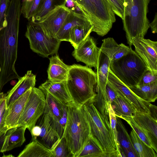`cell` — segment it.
<instances>
[{
  "label": "cell",
  "mask_w": 157,
  "mask_h": 157,
  "mask_svg": "<svg viewBox=\"0 0 157 157\" xmlns=\"http://www.w3.org/2000/svg\"><path fill=\"white\" fill-rule=\"evenodd\" d=\"M45 0H23L21 12L29 21L34 17L42 8Z\"/></svg>",
  "instance_id": "1f68e13d"
},
{
  "label": "cell",
  "mask_w": 157,
  "mask_h": 157,
  "mask_svg": "<svg viewBox=\"0 0 157 157\" xmlns=\"http://www.w3.org/2000/svg\"><path fill=\"white\" fill-rule=\"evenodd\" d=\"M109 69L129 87L138 85L143 74L148 69L142 59L132 50L121 58L111 61Z\"/></svg>",
  "instance_id": "8992f818"
},
{
  "label": "cell",
  "mask_w": 157,
  "mask_h": 157,
  "mask_svg": "<svg viewBox=\"0 0 157 157\" xmlns=\"http://www.w3.org/2000/svg\"><path fill=\"white\" fill-rule=\"evenodd\" d=\"M15 86L6 93L7 107L30 89L34 87L36 82V75L31 70L28 71L22 77L18 79Z\"/></svg>",
  "instance_id": "e0dca14e"
},
{
  "label": "cell",
  "mask_w": 157,
  "mask_h": 157,
  "mask_svg": "<svg viewBox=\"0 0 157 157\" xmlns=\"http://www.w3.org/2000/svg\"><path fill=\"white\" fill-rule=\"evenodd\" d=\"M138 97L149 102H154L157 98V81L145 85H138L129 87Z\"/></svg>",
  "instance_id": "83f0119b"
},
{
  "label": "cell",
  "mask_w": 157,
  "mask_h": 157,
  "mask_svg": "<svg viewBox=\"0 0 157 157\" xmlns=\"http://www.w3.org/2000/svg\"><path fill=\"white\" fill-rule=\"evenodd\" d=\"M149 25L151 28L152 32L153 33H157V14L155 13L154 18L151 23H149Z\"/></svg>",
  "instance_id": "ee69618b"
},
{
  "label": "cell",
  "mask_w": 157,
  "mask_h": 157,
  "mask_svg": "<svg viewBox=\"0 0 157 157\" xmlns=\"http://www.w3.org/2000/svg\"><path fill=\"white\" fill-rule=\"evenodd\" d=\"M111 62L110 59L100 51L96 69L97 84L96 90L106 92V86Z\"/></svg>",
  "instance_id": "cb8c5ba5"
},
{
  "label": "cell",
  "mask_w": 157,
  "mask_h": 157,
  "mask_svg": "<svg viewBox=\"0 0 157 157\" xmlns=\"http://www.w3.org/2000/svg\"><path fill=\"white\" fill-rule=\"evenodd\" d=\"M66 105L67 117L63 136L73 157H77L91 134L90 128L83 105L78 107L72 102Z\"/></svg>",
  "instance_id": "3957f363"
},
{
  "label": "cell",
  "mask_w": 157,
  "mask_h": 157,
  "mask_svg": "<svg viewBox=\"0 0 157 157\" xmlns=\"http://www.w3.org/2000/svg\"><path fill=\"white\" fill-rule=\"evenodd\" d=\"M156 81H157V74H154L147 69L143 74L138 85L147 84Z\"/></svg>",
  "instance_id": "60d3db41"
},
{
  "label": "cell",
  "mask_w": 157,
  "mask_h": 157,
  "mask_svg": "<svg viewBox=\"0 0 157 157\" xmlns=\"http://www.w3.org/2000/svg\"><path fill=\"white\" fill-rule=\"evenodd\" d=\"M80 13L89 21L92 31L103 36L116 21L115 14L108 0H74Z\"/></svg>",
  "instance_id": "5b68a950"
},
{
  "label": "cell",
  "mask_w": 157,
  "mask_h": 157,
  "mask_svg": "<svg viewBox=\"0 0 157 157\" xmlns=\"http://www.w3.org/2000/svg\"><path fill=\"white\" fill-rule=\"evenodd\" d=\"M31 88L8 107L5 122V126L7 128L17 127L18 121L30 92Z\"/></svg>",
  "instance_id": "d6986e66"
},
{
  "label": "cell",
  "mask_w": 157,
  "mask_h": 157,
  "mask_svg": "<svg viewBox=\"0 0 157 157\" xmlns=\"http://www.w3.org/2000/svg\"><path fill=\"white\" fill-rule=\"evenodd\" d=\"M5 156V157H6H6H8V156H10V157H13V155H9V156L8 155H6V156Z\"/></svg>",
  "instance_id": "bcb514c9"
},
{
  "label": "cell",
  "mask_w": 157,
  "mask_h": 157,
  "mask_svg": "<svg viewBox=\"0 0 157 157\" xmlns=\"http://www.w3.org/2000/svg\"><path fill=\"white\" fill-rule=\"evenodd\" d=\"M83 106L90 125L91 133L98 140L104 151L107 152L116 151L118 152L110 125L106 122L94 106L92 100Z\"/></svg>",
  "instance_id": "52a82bcc"
},
{
  "label": "cell",
  "mask_w": 157,
  "mask_h": 157,
  "mask_svg": "<svg viewBox=\"0 0 157 157\" xmlns=\"http://www.w3.org/2000/svg\"><path fill=\"white\" fill-rule=\"evenodd\" d=\"M122 119L127 122L141 140L147 145L152 148L154 149L152 144L146 134L141 128L135 121L132 117L124 118Z\"/></svg>",
  "instance_id": "e575fe53"
},
{
  "label": "cell",
  "mask_w": 157,
  "mask_h": 157,
  "mask_svg": "<svg viewBox=\"0 0 157 157\" xmlns=\"http://www.w3.org/2000/svg\"><path fill=\"white\" fill-rule=\"evenodd\" d=\"M135 52L142 59L148 70L157 74V42L144 38L132 41Z\"/></svg>",
  "instance_id": "7c38bea8"
},
{
  "label": "cell",
  "mask_w": 157,
  "mask_h": 157,
  "mask_svg": "<svg viewBox=\"0 0 157 157\" xmlns=\"http://www.w3.org/2000/svg\"><path fill=\"white\" fill-rule=\"evenodd\" d=\"M106 90L109 102L111 104L118 94L107 83L106 86Z\"/></svg>",
  "instance_id": "b9f144b4"
},
{
  "label": "cell",
  "mask_w": 157,
  "mask_h": 157,
  "mask_svg": "<svg viewBox=\"0 0 157 157\" xmlns=\"http://www.w3.org/2000/svg\"><path fill=\"white\" fill-rule=\"evenodd\" d=\"M117 151L105 152L101 144L91 133L77 157H118Z\"/></svg>",
  "instance_id": "44dd1931"
},
{
  "label": "cell",
  "mask_w": 157,
  "mask_h": 157,
  "mask_svg": "<svg viewBox=\"0 0 157 157\" xmlns=\"http://www.w3.org/2000/svg\"><path fill=\"white\" fill-rule=\"evenodd\" d=\"M39 88L47 91L65 104L72 102L67 87L66 81L54 82L48 80L39 86Z\"/></svg>",
  "instance_id": "603a6c76"
},
{
  "label": "cell",
  "mask_w": 157,
  "mask_h": 157,
  "mask_svg": "<svg viewBox=\"0 0 157 157\" xmlns=\"http://www.w3.org/2000/svg\"><path fill=\"white\" fill-rule=\"evenodd\" d=\"M67 117V111L66 105L64 108L62 116L59 120L55 124L56 131L60 139L63 136L66 123Z\"/></svg>",
  "instance_id": "ab89813d"
},
{
  "label": "cell",
  "mask_w": 157,
  "mask_h": 157,
  "mask_svg": "<svg viewBox=\"0 0 157 157\" xmlns=\"http://www.w3.org/2000/svg\"><path fill=\"white\" fill-rule=\"evenodd\" d=\"M67 0H45L42 8L36 16L30 20L37 22L49 11L59 6L65 5Z\"/></svg>",
  "instance_id": "836d02e7"
},
{
  "label": "cell",
  "mask_w": 157,
  "mask_h": 157,
  "mask_svg": "<svg viewBox=\"0 0 157 157\" xmlns=\"http://www.w3.org/2000/svg\"><path fill=\"white\" fill-rule=\"evenodd\" d=\"M109 121L110 127L114 135V140L117 146V150L119 153L118 148L119 144L117 142V139L116 116L113 112L110 104L109 105Z\"/></svg>",
  "instance_id": "8d00e7d4"
},
{
  "label": "cell",
  "mask_w": 157,
  "mask_h": 157,
  "mask_svg": "<svg viewBox=\"0 0 157 157\" xmlns=\"http://www.w3.org/2000/svg\"><path fill=\"white\" fill-rule=\"evenodd\" d=\"M130 135L133 146L139 157H157V153L141 140L132 129Z\"/></svg>",
  "instance_id": "4dcf8cb0"
},
{
  "label": "cell",
  "mask_w": 157,
  "mask_h": 157,
  "mask_svg": "<svg viewBox=\"0 0 157 157\" xmlns=\"http://www.w3.org/2000/svg\"><path fill=\"white\" fill-rule=\"evenodd\" d=\"M110 105L116 116L122 119L132 117L133 114L136 111L126 99L119 95Z\"/></svg>",
  "instance_id": "4316f807"
},
{
  "label": "cell",
  "mask_w": 157,
  "mask_h": 157,
  "mask_svg": "<svg viewBox=\"0 0 157 157\" xmlns=\"http://www.w3.org/2000/svg\"><path fill=\"white\" fill-rule=\"evenodd\" d=\"M132 117L144 131L157 153V120L149 114L137 111L133 114Z\"/></svg>",
  "instance_id": "2e32d148"
},
{
  "label": "cell",
  "mask_w": 157,
  "mask_h": 157,
  "mask_svg": "<svg viewBox=\"0 0 157 157\" xmlns=\"http://www.w3.org/2000/svg\"><path fill=\"white\" fill-rule=\"evenodd\" d=\"M41 128L40 127L37 125H36L32 129L30 133L32 138L36 139L40 134Z\"/></svg>",
  "instance_id": "7bdbcfd3"
},
{
  "label": "cell",
  "mask_w": 157,
  "mask_h": 157,
  "mask_svg": "<svg viewBox=\"0 0 157 157\" xmlns=\"http://www.w3.org/2000/svg\"><path fill=\"white\" fill-rule=\"evenodd\" d=\"M66 6L68 8L71 9L76 6L74 0H67Z\"/></svg>",
  "instance_id": "f6af8a7d"
},
{
  "label": "cell",
  "mask_w": 157,
  "mask_h": 157,
  "mask_svg": "<svg viewBox=\"0 0 157 157\" xmlns=\"http://www.w3.org/2000/svg\"><path fill=\"white\" fill-rule=\"evenodd\" d=\"M100 51L93 38L89 35L77 48H74L72 55L77 61L96 69Z\"/></svg>",
  "instance_id": "4fadbf2b"
},
{
  "label": "cell",
  "mask_w": 157,
  "mask_h": 157,
  "mask_svg": "<svg viewBox=\"0 0 157 157\" xmlns=\"http://www.w3.org/2000/svg\"><path fill=\"white\" fill-rule=\"evenodd\" d=\"M92 29L93 27L91 25L75 26L70 33L68 42L71 43L74 48H77L90 35L92 32Z\"/></svg>",
  "instance_id": "f1b7e54d"
},
{
  "label": "cell",
  "mask_w": 157,
  "mask_h": 157,
  "mask_svg": "<svg viewBox=\"0 0 157 157\" xmlns=\"http://www.w3.org/2000/svg\"><path fill=\"white\" fill-rule=\"evenodd\" d=\"M117 139L124 152L130 150L136 151L128 131L120 118L116 117Z\"/></svg>",
  "instance_id": "f546056e"
},
{
  "label": "cell",
  "mask_w": 157,
  "mask_h": 157,
  "mask_svg": "<svg viewBox=\"0 0 157 157\" xmlns=\"http://www.w3.org/2000/svg\"><path fill=\"white\" fill-rule=\"evenodd\" d=\"M41 90L45 95V108L54 120L56 124L62 116L66 104L63 103L47 91L44 90Z\"/></svg>",
  "instance_id": "d4e9b609"
},
{
  "label": "cell",
  "mask_w": 157,
  "mask_h": 157,
  "mask_svg": "<svg viewBox=\"0 0 157 157\" xmlns=\"http://www.w3.org/2000/svg\"><path fill=\"white\" fill-rule=\"evenodd\" d=\"M10 0H0V30L6 25V14Z\"/></svg>",
  "instance_id": "74e56055"
},
{
  "label": "cell",
  "mask_w": 157,
  "mask_h": 157,
  "mask_svg": "<svg viewBox=\"0 0 157 157\" xmlns=\"http://www.w3.org/2000/svg\"><path fill=\"white\" fill-rule=\"evenodd\" d=\"M48 80L54 82L66 81L70 65L65 64L57 54L49 58Z\"/></svg>",
  "instance_id": "ffe728a7"
},
{
  "label": "cell",
  "mask_w": 157,
  "mask_h": 157,
  "mask_svg": "<svg viewBox=\"0 0 157 157\" xmlns=\"http://www.w3.org/2000/svg\"><path fill=\"white\" fill-rule=\"evenodd\" d=\"M100 50L111 60L117 59L131 52V47L123 43L118 44L113 38L108 37L102 40Z\"/></svg>",
  "instance_id": "7402d4cb"
},
{
  "label": "cell",
  "mask_w": 157,
  "mask_h": 157,
  "mask_svg": "<svg viewBox=\"0 0 157 157\" xmlns=\"http://www.w3.org/2000/svg\"><path fill=\"white\" fill-rule=\"evenodd\" d=\"M50 150L53 157H73L63 136L56 141Z\"/></svg>",
  "instance_id": "d6a6232c"
},
{
  "label": "cell",
  "mask_w": 157,
  "mask_h": 157,
  "mask_svg": "<svg viewBox=\"0 0 157 157\" xmlns=\"http://www.w3.org/2000/svg\"><path fill=\"white\" fill-rule=\"evenodd\" d=\"M113 10L117 15L123 19L124 0H108Z\"/></svg>",
  "instance_id": "f35d334b"
},
{
  "label": "cell",
  "mask_w": 157,
  "mask_h": 157,
  "mask_svg": "<svg viewBox=\"0 0 157 157\" xmlns=\"http://www.w3.org/2000/svg\"><path fill=\"white\" fill-rule=\"evenodd\" d=\"M23 126L7 129L0 134V152L11 150L21 146L25 141Z\"/></svg>",
  "instance_id": "9a60e30c"
},
{
  "label": "cell",
  "mask_w": 157,
  "mask_h": 157,
  "mask_svg": "<svg viewBox=\"0 0 157 157\" xmlns=\"http://www.w3.org/2000/svg\"><path fill=\"white\" fill-rule=\"evenodd\" d=\"M45 101V94L41 89L32 88L17 127H24L30 132L44 112Z\"/></svg>",
  "instance_id": "9c48e42d"
},
{
  "label": "cell",
  "mask_w": 157,
  "mask_h": 157,
  "mask_svg": "<svg viewBox=\"0 0 157 157\" xmlns=\"http://www.w3.org/2000/svg\"><path fill=\"white\" fill-rule=\"evenodd\" d=\"M25 36L32 51L44 57L56 53L61 42L56 38L47 37L38 23L31 21L27 25Z\"/></svg>",
  "instance_id": "ba28073f"
},
{
  "label": "cell",
  "mask_w": 157,
  "mask_h": 157,
  "mask_svg": "<svg viewBox=\"0 0 157 157\" xmlns=\"http://www.w3.org/2000/svg\"><path fill=\"white\" fill-rule=\"evenodd\" d=\"M96 72L86 66L70 65L66 81L67 87L72 102L80 107L96 95Z\"/></svg>",
  "instance_id": "7a4b0ae2"
},
{
  "label": "cell",
  "mask_w": 157,
  "mask_h": 157,
  "mask_svg": "<svg viewBox=\"0 0 157 157\" xmlns=\"http://www.w3.org/2000/svg\"><path fill=\"white\" fill-rule=\"evenodd\" d=\"M150 1L124 0L122 21L130 47L134 39L144 38L150 28L147 15Z\"/></svg>",
  "instance_id": "277c9868"
},
{
  "label": "cell",
  "mask_w": 157,
  "mask_h": 157,
  "mask_svg": "<svg viewBox=\"0 0 157 157\" xmlns=\"http://www.w3.org/2000/svg\"><path fill=\"white\" fill-rule=\"evenodd\" d=\"M18 157H53L49 149L39 143L34 138L27 145Z\"/></svg>",
  "instance_id": "484cf974"
},
{
  "label": "cell",
  "mask_w": 157,
  "mask_h": 157,
  "mask_svg": "<svg viewBox=\"0 0 157 157\" xmlns=\"http://www.w3.org/2000/svg\"><path fill=\"white\" fill-rule=\"evenodd\" d=\"M71 10L65 5L58 6L49 11L37 22L47 37L56 38L57 33Z\"/></svg>",
  "instance_id": "8fae6325"
},
{
  "label": "cell",
  "mask_w": 157,
  "mask_h": 157,
  "mask_svg": "<svg viewBox=\"0 0 157 157\" xmlns=\"http://www.w3.org/2000/svg\"><path fill=\"white\" fill-rule=\"evenodd\" d=\"M89 25L91 24L84 15L71 10L64 23L57 33L56 38L61 41H68L70 33L74 27L78 25Z\"/></svg>",
  "instance_id": "ac0fdd59"
},
{
  "label": "cell",
  "mask_w": 157,
  "mask_h": 157,
  "mask_svg": "<svg viewBox=\"0 0 157 157\" xmlns=\"http://www.w3.org/2000/svg\"><path fill=\"white\" fill-rule=\"evenodd\" d=\"M6 95V94L0 92V134L8 129L5 126L6 119L8 109Z\"/></svg>",
  "instance_id": "d590c367"
},
{
  "label": "cell",
  "mask_w": 157,
  "mask_h": 157,
  "mask_svg": "<svg viewBox=\"0 0 157 157\" xmlns=\"http://www.w3.org/2000/svg\"><path fill=\"white\" fill-rule=\"evenodd\" d=\"M41 128L39 136L36 139L40 144L50 149L60 139L56 131L54 120L45 108L43 114L37 122Z\"/></svg>",
  "instance_id": "5bb4252c"
},
{
  "label": "cell",
  "mask_w": 157,
  "mask_h": 157,
  "mask_svg": "<svg viewBox=\"0 0 157 157\" xmlns=\"http://www.w3.org/2000/svg\"><path fill=\"white\" fill-rule=\"evenodd\" d=\"M21 0H10L6 25L0 30V92L8 82L20 76L15 68L21 14Z\"/></svg>",
  "instance_id": "6da1fadb"
},
{
  "label": "cell",
  "mask_w": 157,
  "mask_h": 157,
  "mask_svg": "<svg viewBox=\"0 0 157 157\" xmlns=\"http://www.w3.org/2000/svg\"><path fill=\"white\" fill-rule=\"evenodd\" d=\"M107 83L119 95L126 99L137 111L151 115V109L152 104L138 97L129 87L118 79L109 68Z\"/></svg>",
  "instance_id": "30bf717a"
}]
</instances>
